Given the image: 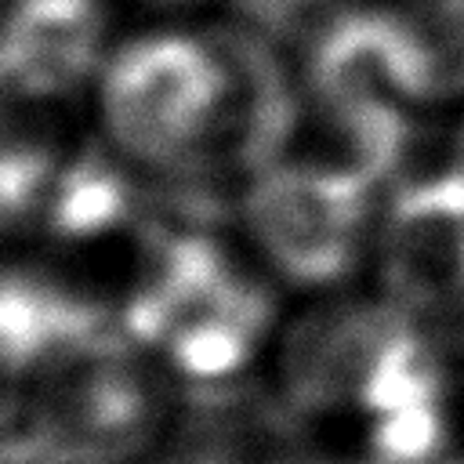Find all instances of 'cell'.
Instances as JSON below:
<instances>
[{
  "mask_svg": "<svg viewBox=\"0 0 464 464\" xmlns=\"http://www.w3.org/2000/svg\"><path fill=\"white\" fill-rule=\"evenodd\" d=\"M246 29L268 44H301L304 51L348 11L341 0H236Z\"/></svg>",
  "mask_w": 464,
  "mask_h": 464,
  "instance_id": "obj_12",
  "label": "cell"
},
{
  "mask_svg": "<svg viewBox=\"0 0 464 464\" xmlns=\"http://www.w3.org/2000/svg\"><path fill=\"white\" fill-rule=\"evenodd\" d=\"M225 87L228 69L214 40L145 36L109 62L102 116L127 156L174 178L199 152Z\"/></svg>",
  "mask_w": 464,
  "mask_h": 464,
  "instance_id": "obj_4",
  "label": "cell"
},
{
  "mask_svg": "<svg viewBox=\"0 0 464 464\" xmlns=\"http://www.w3.org/2000/svg\"><path fill=\"white\" fill-rule=\"evenodd\" d=\"M58 178L54 152L22 130H7L4 156H0V196H4V221L18 225L33 210L44 207L51 185Z\"/></svg>",
  "mask_w": 464,
  "mask_h": 464,
  "instance_id": "obj_11",
  "label": "cell"
},
{
  "mask_svg": "<svg viewBox=\"0 0 464 464\" xmlns=\"http://www.w3.org/2000/svg\"><path fill=\"white\" fill-rule=\"evenodd\" d=\"M134 185L130 178L105 160L102 152H83L65 170H58L47 199L44 225L62 243H91L134 218Z\"/></svg>",
  "mask_w": 464,
  "mask_h": 464,
  "instance_id": "obj_9",
  "label": "cell"
},
{
  "mask_svg": "<svg viewBox=\"0 0 464 464\" xmlns=\"http://www.w3.org/2000/svg\"><path fill=\"white\" fill-rule=\"evenodd\" d=\"M308 91L319 105L420 102L417 54L402 11H344L308 47Z\"/></svg>",
  "mask_w": 464,
  "mask_h": 464,
  "instance_id": "obj_7",
  "label": "cell"
},
{
  "mask_svg": "<svg viewBox=\"0 0 464 464\" xmlns=\"http://www.w3.org/2000/svg\"><path fill=\"white\" fill-rule=\"evenodd\" d=\"M109 330L25 377V417L76 464H123L141 457L167 428L163 366Z\"/></svg>",
  "mask_w": 464,
  "mask_h": 464,
  "instance_id": "obj_3",
  "label": "cell"
},
{
  "mask_svg": "<svg viewBox=\"0 0 464 464\" xmlns=\"http://www.w3.org/2000/svg\"><path fill=\"white\" fill-rule=\"evenodd\" d=\"M102 0H14L4 25V83L22 102L76 91L102 51Z\"/></svg>",
  "mask_w": 464,
  "mask_h": 464,
  "instance_id": "obj_8",
  "label": "cell"
},
{
  "mask_svg": "<svg viewBox=\"0 0 464 464\" xmlns=\"http://www.w3.org/2000/svg\"><path fill=\"white\" fill-rule=\"evenodd\" d=\"M381 272L388 297L417 319L464 308V170L417 181L392 203Z\"/></svg>",
  "mask_w": 464,
  "mask_h": 464,
  "instance_id": "obj_6",
  "label": "cell"
},
{
  "mask_svg": "<svg viewBox=\"0 0 464 464\" xmlns=\"http://www.w3.org/2000/svg\"><path fill=\"white\" fill-rule=\"evenodd\" d=\"M116 323L170 377L214 388L254 366L268 294L203 232H152Z\"/></svg>",
  "mask_w": 464,
  "mask_h": 464,
  "instance_id": "obj_2",
  "label": "cell"
},
{
  "mask_svg": "<svg viewBox=\"0 0 464 464\" xmlns=\"http://www.w3.org/2000/svg\"><path fill=\"white\" fill-rule=\"evenodd\" d=\"M276 399L344 464L446 457V373L420 319L388 301H326L301 312L272 359Z\"/></svg>",
  "mask_w": 464,
  "mask_h": 464,
  "instance_id": "obj_1",
  "label": "cell"
},
{
  "mask_svg": "<svg viewBox=\"0 0 464 464\" xmlns=\"http://www.w3.org/2000/svg\"><path fill=\"white\" fill-rule=\"evenodd\" d=\"M170 4H181V0H170Z\"/></svg>",
  "mask_w": 464,
  "mask_h": 464,
  "instance_id": "obj_14",
  "label": "cell"
},
{
  "mask_svg": "<svg viewBox=\"0 0 464 464\" xmlns=\"http://www.w3.org/2000/svg\"><path fill=\"white\" fill-rule=\"evenodd\" d=\"M4 464H76L58 442H51L40 428L29 420H18L7 413V431H4Z\"/></svg>",
  "mask_w": 464,
  "mask_h": 464,
  "instance_id": "obj_13",
  "label": "cell"
},
{
  "mask_svg": "<svg viewBox=\"0 0 464 464\" xmlns=\"http://www.w3.org/2000/svg\"><path fill=\"white\" fill-rule=\"evenodd\" d=\"M373 181L315 163H276L243 196V221L261 257L297 286L337 283L362 250Z\"/></svg>",
  "mask_w": 464,
  "mask_h": 464,
  "instance_id": "obj_5",
  "label": "cell"
},
{
  "mask_svg": "<svg viewBox=\"0 0 464 464\" xmlns=\"http://www.w3.org/2000/svg\"><path fill=\"white\" fill-rule=\"evenodd\" d=\"M402 22L417 54L420 102L464 94V0H417Z\"/></svg>",
  "mask_w": 464,
  "mask_h": 464,
  "instance_id": "obj_10",
  "label": "cell"
}]
</instances>
